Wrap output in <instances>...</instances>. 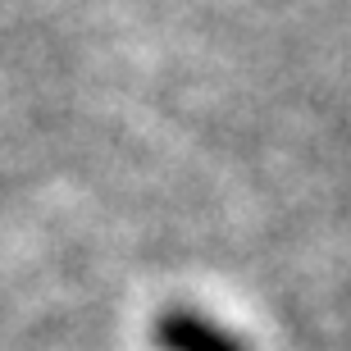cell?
<instances>
[{
  "label": "cell",
  "mask_w": 351,
  "mask_h": 351,
  "mask_svg": "<svg viewBox=\"0 0 351 351\" xmlns=\"http://www.w3.org/2000/svg\"><path fill=\"white\" fill-rule=\"evenodd\" d=\"M151 342H156V351H251L233 328L215 324L196 311H182V306L165 311L151 324Z\"/></svg>",
  "instance_id": "obj_1"
}]
</instances>
